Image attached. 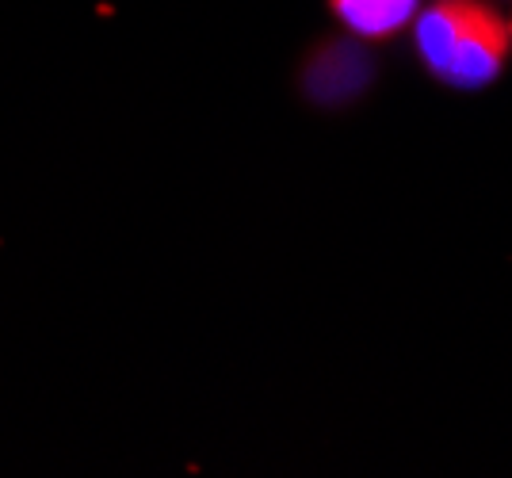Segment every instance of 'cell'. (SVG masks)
Segmentation results:
<instances>
[{
	"instance_id": "1",
	"label": "cell",
	"mask_w": 512,
	"mask_h": 478,
	"mask_svg": "<svg viewBox=\"0 0 512 478\" xmlns=\"http://www.w3.org/2000/svg\"><path fill=\"white\" fill-rule=\"evenodd\" d=\"M417 58L451 88H486L509 62L512 31L486 0H432L413 20Z\"/></svg>"
},
{
	"instance_id": "2",
	"label": "cell",
	"mask_w": 512,
	"mask_h": 478,
	"mask_svg": "<svg viewBox=\"0 0 512 478\" xmlns=\"http://www.w3.org/2000/svg\"><path fill=\"white\" fill-rule=\"evenodd\" d=\"M371 81H375V62L356 43V35L321 39L318 46H310L299 66V88L314 108H348L367 92Z\"/></svg>"
},
{
	"instance_id": "3",
	"label": "cell",
	"mask_w": 512,
	"mask_h": 478,
	"mask_svg": "<svg viewBox=\"0 0 512 478\" xmlns=\"http://www.w3.org/2000/svg\"><path fill=\"white\" fill-rule=\"evenodd\" d=\"M333 20L363 43H390L413 27L421 0H325Z\"/></svg>"
},
{
	"instance_id": "4",
	"label": "cell",
	"mask_w": 512,
	"mask_h": 478,
	"mask_svg": "<svg viewBox=\"0 0 512 478\" xmlns=\"http://www.w3.org/2000/svg\"><path fill=\"white\" fill-rule=\"evenodd\" d=\"M509 31H512V20H509Z\"/></svg>"
}]
</instances>
